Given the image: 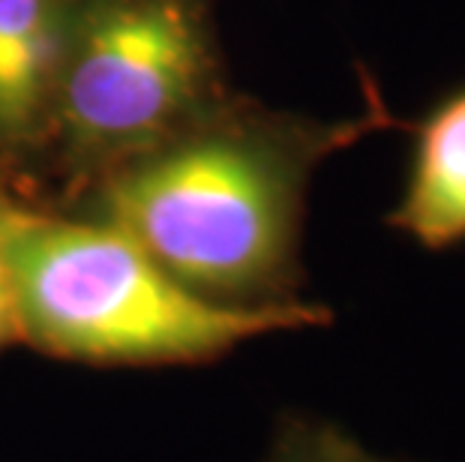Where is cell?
Masks as SVG:
<instances>
[{
    "mask_svg": "<svg viewBox=\"0 0 465 462\" xmlns=\"http://www.w3.org/2000/svg\"><path fill=\"white\" fill-rule=\"evenodd\" d=\"M400 126L379 91L324 121L225 93L181 130L64 192L138 243L190 291L229 307L303 300V222L322 162Z\"/></svg>",
    "mask_w": 465,
    "mask_h": 462,
    "instance_id": "cell-1",
    "label": "cell"
},
{
    "mask_svg": "<svg viewBox=\"0 0 465 462\" xmlns=\"http://www.w3.org/2000/svg\"><path fill=\"white\" fill-rule=\"evenodd\" d=\"M0 252L25 346L87 367H193L271 333L324 328L315 300L229 307L190 291L124 231L48 204L0 165Z\"/></svg>",
    "mask_w": 465,
    "mask_h": 462,
    "instance_id": "cell-2",
    "label": "cell"
},
{
    "mask_svg": "<svg viewBox=\"0 0 465 462\" xmlns=\"http://www.w3.org/2000/svg\"><path fill=\"white\" fill-rule=\"evenodd\" d=\"M52 13L43 162L66 192L232 93L207 0H52Z\"/></svg>",
    "mask_w": 465,
    "mask_h": 462,
    "instance_id": "cell-3",
    "label": "cell"
},
{
    "mask_svg": "<svg viewBox=\"0 0 465 462\" xmlns=\"http://www.w3.org/2000/svg\"><path fill=\"white\" fill-rule=\"evenodd\" d=\"M409 174L388 225L423 250L465 243V87L411 126Z\"/></svg>",
    "mask_w": 465,
    "mask_h": 462,
    "instance_id": "cell-4",
    "label": "cell"
},
{
    "mask_svg": "<svg viewBox=\"0 0 465 462\" xmlns=\"http://www.w3.org/2000/svg\"><path fill=\"white\" fill-rule=\"evenodd\" d=\"M52 0H0V165L43 162L52 112Z\"/></svg>",
    "mask_w": 465,
    "mask_h": 462,
    "instance_id": "cell-5",
    "label": "cell"
},
{
    "mask_svg": "<svg viewBox=\"0 0 465 462\" xmlns=\"http://www.w3.org/2000/svg\"><path fill=\"white\" fill-rule=\"evenodd\" d=\"M264 462H400L375 454L331 420L289 415L267 447Z\"/></svg>",
    "mask_w": 465,
    "mask_h": 462,
    "instance_id": "cell-6",
    "label": "cell"
},
{
    "mask_svg": "<svg viewBox=\"0 0 465 462\" xmlns=\"http://www.w3.org/2000/svg\"><path fill=\"white\" fill-rule=\"evenodd\" d=\"M13 346H25V330H22V316H18L13 277H9L6 259L0 252V351Z\"/></svg>",
    "mask_w": 465,
    "mask_h": 462,
    "instance_id": "cell-7",
    "label": "cell"
}]
</instances>
